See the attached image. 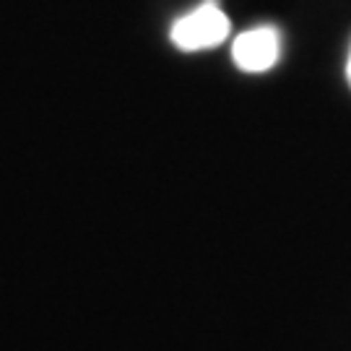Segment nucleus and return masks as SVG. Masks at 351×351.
Instances as JSON below:
<instances>
[{"instance_id":"nucleus-1","label":"nucleus","mask_w":351,"mask_h":351,"mask_svg":"<svg viewBox=\"0 0 351 351\" xmlns=\"http://www.w3.org/2000/svg\"><path fill=\"white\" fill-rule=\"evenodd\" d=\"M229 19L226 13L219 8L216 0H206L195 11L185 13L182 19H177L172 24V45L182 52H201L219 47L226 37H229Z\"/></svg>"},{"instance_id":"nucleus-2","label":"nucleus","mask_w":351,"mask_h":351,"mask_svg":"<svg viewBox=\"0 0 351 351\" xmlns=\"http://www.w3.org/2000/svg\"><path fill=\"white\" fill-rule=\"evenodd\" d=\"M281 55V37L274 26H255L242 32L232 45L234 65L245 73H263L278 63Z\"/></svg>"},{"instance_id":"nucleus-3","label":"nucleus","mask_w":351,"mask_h":351,"mask_svg":"<svg viewBox=\"0 0 351 351\" xmlns=\"http://www.w3.org/2000/svg\"><path fill=\"white\" fill-rule=\"evenodd\" d=\"M346 78H349V86H351V50H349V60H346Z\"/></svg>"}]
</instances>
